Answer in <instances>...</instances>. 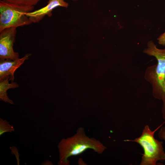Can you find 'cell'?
<instances>
[{
    "label": "cell",
    "mask_w": 165,
    "mask_h": 165,
    "mask_svg": "<svg viewBox=\"0 0 165 165\" xmlns=\"http://www.w3.org/2000/svg\"><path fill=\"white\" fill-rule=\"evenodd\" d=\"M159 44L163 46H165V32L161 34L157 38Z\"/></svg>",
    "instance_id": "11"
},
{
    "label": "cell",
    "mask_w": 165,
    "mask_h": 165,
    "mask_svg": "<svg viewBox=\"0 0 165 165\" xmlns=\"http://www.w3.org/2000/svg\"><path fill=\"white\" fill-rule=\"evenodd\" d=\"M68 5L64 0H49L47 4L45 7L28 13L26 15L32 23H37L42 20L46 15L51 17L52 12L55 8L58 6L67 8Z\"/></svg>",
    "instance_id": "7"
},
{
    "label": "cell",
    "mask_w": 165,
    "mask_h": 165,
    "mask_svg": "<svg viewBox=\"0 0 165 165\" xmlns=\"http://www.w3.org/2000/svg\"><path fill=\"white\" fill-rule=\"evenodd\" d=\"M159 138L161 140H163L165 142V126L161 128L158 134Z\"/></svg>",
    "instance_id": "12"
},
{
    "label": "cell",
    "mask_w": 165,
    "mask_h": 165,
    "mask_svg": "<svg viewBox=\"0 0 165 165\" xmlns=\"http://www.w3.org/2000/svg\"><path fill=\"white\" fill-rule=\"evenodd\" d=\"M14 131V127L6 120L0 118V135L6 132H12Z\"/></svg>",
    "instance_id": "9"
},
{
    "label": "cell",
    "mask_w": 165,
    "mask_h": 165,
    "mask_svg": "<svg viewBox=\"0 0 165 165\" xmlns=\"http://www.w3.org/2000/svg\"><path fill=\"white\" fill-rule=\"evenodd\" d=\"M155 132L152 131L148 126L146 125L140 137L134 140H125L138 143L143 148L144 153L140 165H156L158 161L165 160L163 142L155 139Z\"/></svg>",
    "instance_id": "4"
},
{
    "label": "cell",
    "mask_w": 165,
    "mask_h": 165,
    "mask_svg": "<svg viewBox=\"0 0 165 165\" xmlns=\"http://www.w3.org/2000/svg\"><path fill=\"white\" fill-rule=\"evenodd\" d=\"M16 28H9L0 31V59L15 60L19 58V53L14 51Z\"/></svg>",
    "instance_id": "5"
},
{
    "label": "cell",
    "mask_w": 165,
    "mask_h": 165,
    "mask_svg": "<svg viewBox=\"0 0 165 165\" xmlns=\"http://www.w3.org/2000/svg\"><path fill=\"white\" fill-rule=\"evenodd\" d=\"M34 6L0 1V31L9 28L29 25L32 22L26 15L31 12Z\"/></svg>",
    "instance_id": "3"
},
{
    "label": "cell",
    "mask_w": 165,
    "mask_h": 165,
    "mask_svg": "<svg viewBox=\"0 0 165 165\" xmlns=\"http://www.w3.org/2000/svg\"><path fill=\"white\" fill-rule=\"evenodd\" d=\"M59 153V165H69L68 158L79 155L89 149L98 154H101L106 149V146L99 141L87 136L84 129L79 127L71 137L62 139L57 145Z\"/></svg>",
    "instance_id": "1"
},
{
    "label": "cell",
    "mask_w": 165,
    "mask_h": 165,
    "mask_svg": "<svg viewBox=\"0 0 165 165\" xmlns=\"http://www.w3.org/2000/svg\"><path fill=\"white\" fill-rule=\"evenodd\" d=\"M31 54L27 53L24 57L15 60L10 59H0V81L7 77H10L9 80L13 82L14 79V74L15 71L28 59Z\"/></svg>",
    "instance_id": "6"
},
{
    "label": "cell",
    "mask_w": 165,
    "mask_h": 165,
    "mask_svg": "<svg viewBox=\"0 0 165 165\" xmlns=\"http://www.w3.org/2000/svg\"><path fill=\"white\" fill-rule=\"evenodd\" d=\"M10 77H7L3 80L0 81V99L6 103L13 104V101L7 96V91L8 89L17 88L19 87L18 84L15 82L9 83Z\"/></svg>",
    "instance_id": "8"
},
{
    "label": "cell",
    "mask_w": 165,
    "mask_h": 165,
    "mask_svg": "<svg viewBox=\"0 0 165 165\" xmlns=\"http://www.w3.org/2000/svg\"><path fill=\"white\" fill-rule=\"evenodd\" d=\"M147 46L144 53L155 57L157 64L146 68L144 78L151 85L153 96L163 102L162 112L165 120V48H158L152 41L148 42Z\"/></svg>",
    "instance_id": "2"
},
{
    "label": "cell",
    "mask_w": 165,
    "mask_h": 165,
    "mask_svg": "<svg viewBox=\"0 0 165 165\" xmlns=\"http://www.w3.org/2000/svg\"><path fill=\"white\" fill-rule=\"evenodd\" d=\"M7 2L20 5L33 6L42 0H4Z\"/></svg>",
    "instance_id": "10"
},
{
    "label": "cell",
    "mask_w": 165,
    "mask_h": 165,
    "mask_svg": "<svg viewBox=\"0 0 165 165\" xmlns=\"http://www.w3.org/2000/svg\"><path fill=\"white\" fill-rule=\"evenodd\" d=\"M73 0V1H76V0Z\"/></svg>",
    "instance_id": "13"
}]
</instances>
